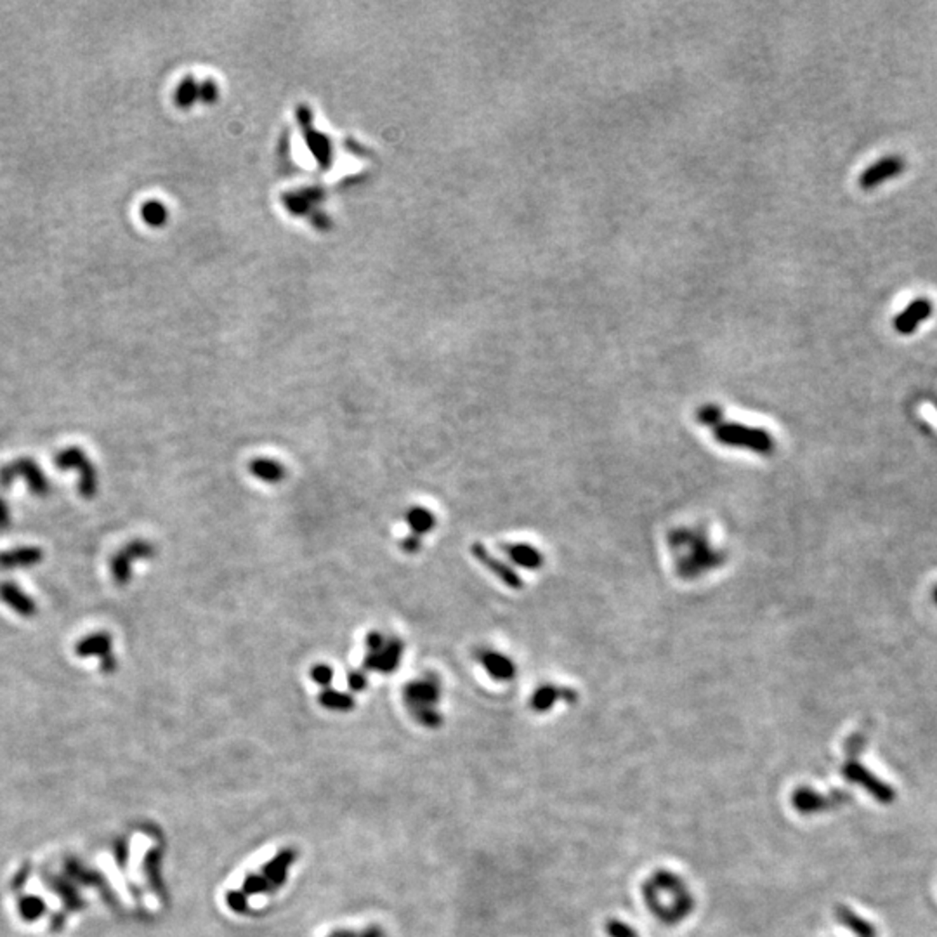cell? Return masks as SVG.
<instances>
[{
    "label": "cell",
    "mask_w": 937,
    "mask_h": 937,
    "mask_svg": "<svg viewBox=\"0 0 937 937\" xmlns=\"http://www.w3.org/2000/svg\"><path fill=\"white\" fill-rule=\"evenodd\" d=\"M318 703L330 712H351L357 705L355 696L351 692L339 691L334 688H327L320 692Z\"/></svg>",
    "instance_id": "23"
},
{
    "label": "cell",
    "mask_w": 937,
    "mask_h": 937,
    "mask_svg": "<svg viewBox=\"0 0 937 937\" xmlns=\"http://www.w3.org/2000/svg\"><path fill=\"white\" fill-rule=\"evenodd\" d=\"M44 561V551L35 545H23L0 552V571L28 570Z\"/></svg>",
    "instance_id": "15"
},
{
    "label": "cell",
    "mask_w": 937,
    "mask_h": 937,
    "mask_svg": "<svg viewBox=\"0 0 937 937\" xmlns=\"http://www.w3.org/2000/svg\"><path fill=\"white\" fill-rule=\"evenodd\" d=\"M404 521L412 530V535L422 536L431 533L436 528V515L432 511L415 506L410 507L404 514Z\"/></svg>",
    "instance_id": "22"
},
{
    "label": "cell",
    "mask_w": 937,
    "mask_h": 937,
    "mask_svg": "<svg viewBox=\"0 0 937 937\" xmlns=\"http://www.w3.org/2000/svg\"><path fill=\"white\" fill-rule=\"evenodd\" d=\"M16 481H24L26 490L33 496H47L52 485L44 472L32 457H18L13 462L0 468V488L9 490Z\"/></svg>",
    "instance_id": "4"
},
{
    "label": "cell",
    "mask_w": 937,
    "mask_h": 937,
    "mask_svg": "<svg viewBox=\"0 0 937 937\" xmlns=\"http://www.w3.org/2000/svg\"><path fill=\"white\" fill-rule=\"evenodd\" d=\"M348 684L353 692L365 691L368 688V675L363 670H355L348 675Z\"/></svg>",
    "instance_id": "30"
},
{
    "label": "cell",
    "mask_w": 937,
    "mask_h": 937,
    "mask_svg": "<svg viewBox=\"0 0 937 937\" xmlns=\"http://www.w3.org/2000/svg\"><path fill=\"white\" fill-rule=\"evenodd\" d=\"M295 859H297V850L295 849H282L274 858H271L268 863L259 870L263 873V877L266 878L271 893L280 891V887L287 882L289 870H291L292 865L295 863Z\"/></svg>",
    "instance_id": "12"
},
{
    "label": "cell",
    "mask_w": 937,
    "mask_h": 937,
    "mask_svg": "<svg viewBox=\"0 0 937 937\" xmlns=\"http://www.w3.org/2000/svg\"><path fill=\"white\" fill-rule=\"evenodd\" d=\"M248 472L266 485H280L289 476L287 468L280 460H273L269 457H255L248 464Z\"/></svg>",
    "instance_id": "18"
},
{
    "label": "cell",
    "mask_w": 937,
    "mask_h": 937,
    "mask_svg": "<svg viewBox=\"0 0 937 937\" xmlns=\"http://www.w3.org/2000/svg\"><path fill=\"white\" fill-rule=\"evenodd\" d=\"M0 601L23 618L37 617V603L14 580L0 581Z\"/></svg>",
    "instance_id": "13"
},
{
    "label": "cell",
    "mask_w": 937,
    "mask_h": 937,
    "mask_svg": "<svg viewBox=\"0 0 937 937\" xmlns=\"http://www.w3.org/2000/svg\"><path fill=\"white\" fill-rule=\"evenodd\" d=\"M478 660L483 665V669L488 672L491 679H495L498 682H509L515 677V667H514L511 658H507L506 654H502L498 651L481 649L478 654Z\"/></svg>",
    "instance_id": "17"
},
{
    "label": "cell",
    "mask_w": 937,
    "mask_h": 937,
    "mask_svg": "<svg viewBox=\"0 0 937 937\" xmlns=\"http://www.w3.org/2000/svg\"><path fill=\"white\" fill-rule=\"evenodd\" d=\"M932 598H934V603L937 606V583L934 585V589H932Z\"/></svg>",
    "instance_id": "31"
},
{
    "label": "cell",
    "mask_w": 937,
    "mask_h": 937,
    "mask_svg": "<svg viewBox=\"0 0 937 937\" xmlns=\"http://www.w3.org/2000/svg\"><path fill=\"white\" fill-rule=\"evenodd\" d=\"M470 554H472V558L476 559L479 564H483L490 571L491 575H495L504 585L515 589V590L523 589L521 577L514 570H511L504 561L495 558L481 542H476V543L470 545Z\"/></svg>",
    "instance_id": "11"
},
{
    "label": "cell",
    "mask_w": 937,
    "mask_h": 937,
    "mask_svg": "<svg viewBox=\"0 0 937 937\" xmlns=\"http://www.w3.org/2000/svg\"><path fill=\"white\" fill-rule=\"evenodd\" d=\"M643 895L649 912L667 925L686 920L694 910L688 884L673 871H654L643 886Z\"/></svg>",
    "instance_id": "1"
},
{
    "label": "cell",
    "mask_w": 937,
    "mask_h": 937,
    "mask_svg": "<svg viewBox=\"0 0 937 937\" xmlns=\"http://www.w3.org/2000/svg\"><path fill=\"white\" fill-rule=\"evenodd\" d=\"M606 932L609 937H639L637 932L625 922L611 920L606 923Z\"/></svg>",
    "instance_id": "27"
},
{
    "label": "cell",
    "mask_w": 937,
    "mask_h": 937,
    "mask_svg": "<svg viewBox=\"0 0 937 937\" xmlns=\"http://www.w3.org/2000/svg\"><path fill=\"white\" fill-rule=\"evenodd\" d=\"M226 905L235 914H246L248 912V897L242 891H229L226 894Z\"/></svg>",
    "instance_id": "26"
},
{
    "label": "cell",
    "mask_w": 937,
    "mask_h": 937,
    "mask_svg": "<svg viewBox=\"0 0 937 937\" xmlns=\"http://www.w3.org/2000/svg\"><path fill=\"white\" fill-rule=\"evenodd\" d=\"M848 801V793H844L842 790H837L833 792L831 795H823L812 788H807L802 786L799 788L793 797H792V802L793 807L802 812V814H814V812H823L828 809H833V807H839L842 803Z\"/></svg>",
    "instance_id": "10"
},
{
    "label": "cell",
    "mask_w": 937,
    "mask_h": 937,
    "mask_svg": "<svg viewBox=\"0 0 937 937\" xmlns=\"http://www.w3.org/2000/svg\"><path fill=\"white\" fill-rule=\"evenodd\" d=\"M559 700L575 701L577 692L568 690V688H558V686H542L536 690L532 698V707L535 712H549Z\"/></svg>",
    "instance_id": "19"
},
{
    "label": "cell",
    "mask_w": 937,
    "mask_h": 937,
    "mask_svg": "<svg viewBox=\"0 0 937 937\" xmlns=\"http://www.w3.org/2000/svg\"><path fill=\"white\" fill-rule=\"evenodd\" d=\"M441 694L443 682L440 675L427 672L403 688V701L417 724L427 729H440L443 726V715L438 710Z\"/></svg>",
    "instance_id": "2"
},
{
    "label": "cell",
    "mask_w": 937,
    "mask_h": 937,
    "mask_svg": "<svg viewBox=\"0 0 937 937\" xmlns=\"http://www.w3.org/2000/svg\"><path fill=\"white\" fill-rule=\"evenodd\" d=\"M837 920L848 927L849 931L856 937H878L877 929L871 925L867 918L858 915L854 910L848 906H837Z\"/></svg>",
    "instance_id": "21"
},
{
    "label": "cell",
    "mask_w": 937,
    "mask_h": 937,
    "mask_svg": "<svg viewBox=\"0 0 937 937\" xmlns=\"http://www.w3.org/2000/svg\"><path fill=\"white\" fill-rule=\"evenodd\" d=\"M400 549L408 556H415V554H419L422 551V538L410 533V535L404 536L402 542H400Z\"/></svg>",
    "instance_id": "29"
},
{
    "label": "cell",
    "mask_w": 937,
    "mask_h": 937,
    "mask_svg": "<svg viewBox=\"0 0 937 937\" xmlns=\"http://www.w3.org/2000/svg\"><path fill=\"white\" fill-rule=\"evenodd\" d=\"M75 653L80 658H96L101 662V670L105 673H112L116 669V658L113 653V637L108 632H92L82 637Z\"/></svg>",
    "instance_id": "8"
},
{
    "label": "cell",
    "mask_w": 937,
    "mask_h": 937,
    "mask_svg": "<svg viewBox=\"0 0 937 937\" xmlns=\"http://www.w3.org/2000/svg\"><path fill=\"white\" fill-rule=\"evenodd\" d=\"M500 549L521 568L536 570V568H540L543 564V558L540 556V552L532 545H526V543H504V545H500Z\"/></svg>",
    "instance_id": "20"
},
{
    "label": "cell",
    "mask_w": 937,
    "mask_h": 937,
    "mask_svg": "<svg viewBox=\"0 0 937 937\" xmlns=\"http://www.w3.org/2000/svg\"><path fill=\"white\" fill-rule=\"evenodd\" d=\"M403 654H404V643L400 637H387L385 643L374 651H366L363 667L370 672L377 673H394L400 669Z\"/></svg>",
    "instance_id": "9"
},
{
    "label": "cell",
    "mask_w": 937,
    "mask_h": 937,
    "mask_svg": "<svg viewBox=\"0 0 937 937\" xmlns=\"http://www.w3.org/2000/svg\"><path fill=\"white\" fill-rule=\"evenodd\" d=\"M54 466L61 470H75L79 476V493L84 498H94L99 491V476L89 455L79 447L63 448L54 457Z\"/></svg>",
    "instance_id": "5"
},
{
    "label": "cell",
    "mask_w": 937,
    "mask_h": 937,
    "mask_svg": "<svg viewBox=\"0 0 937 937\" xmlns=\"http://www.w3.org/2000/svg\"><path fill=\"white\" fill-rule=\"evenodd\" d=\"M329 937H385L384 929L379 925H370L363 931H353V929H337Z\"/></svg>",
    "instance_id": "25"
},
{
    "label": "cell",
    "mask_w": 937,
    "mask_h": 937,
    "mask_svg": "<svg viewBox=\"0 0 937 937\" xmlns=\"http://www.w3.org/2000/svg\"><path fill=\"white\" fill-rule=\"evenodd\" d=\"M905 171V162L899 156H887L878 160L877 163L870 165L861 176H859V186L863 190H873L886 182L887 179L895 178Z\"/></svg>",
    "instance_id": "14"
},
{
    "label": "cell",
    "mask_w": 937,
    "mask_h": 937,
    "mask_svg": "<svg viewBox=\"0 0 937 937\" xmlns=\"http://www.w3.org/2000/svg\"><path fill=\"white\" fill-rule=\"evenodd\" d=\"M335 672L329 663H316L312 665L311 669V679L314 684L321 686L323 690L330 688L332 681H334Z\"/></svg>",
    "instance_id": "24"
},
{
    "label": "cell",
    "mask_w": 937,
    "mask_h": 937,
    "mask_svg": "<svg viewBox=\"0 0 937 937\" xmlns=\"http://www.w3.org/2000/svg\"><path fill=\"white\" fill-rule=\"evenodd\" d=\"M13 526V513L7 498L0 493V533L9 532Z\"/></svg>",
    "instance_id": "28"
},
{
    "label": "cell",
    "mask_w": 937,
    "mask_h": 937,
    "mask_svg": "<svg viewBox=\"0 0 937 937\" xmlns=\"http://www.w3.org/2000/svg\"><path fill=\"white\" fill-rule=\"evenodd\" d=\"M932 314V304L925 299L914 301L906 310L899 312L894 321V329L903 335H910Z\"/></svg>",
    "instance_id": "16"
},
{
    "label": "cell",
    "mask_w": 937,
    "mask_h": 937,
    "mask_svg": "<svg viewBox=\"0 0 937 937\" xmlns=\"http://www.w3.org/2000/svg\"><path fill=\"white\" fill-rule=\"evenodd\" d=\"M156 547L153 542L146 538H135L125 543L120 551L113 554L110 561V573L118 587H125L133 579V566L137 561H148L155 558Z\"/></svg>",
    "instance_id": "6"
},
{
    "label": "cell",
    "mask_w": 937,
    "mask_h": 937,
    "mask_svg": "<svg viewBox=\"0 0 937 937\" xmlns=\"http://www.w3.org/2000/svg\"><path fill=\"white\" fill-rule=\"evenodd\" d=\"M715 436L720 443H724L728 447L747 448V450H752L757 453H767L773 450V440L765 431L747 427V425H717Z\"/></svg>",
    "instance_id": "7"
},
{
    "label": "cell",
    "mask_w": 937,
    "mask_h": 937,
    "mask_svg": "<svg viewBox=\"0 0 937 937\" xmlns=\"http://www.w3.org/2000/svg\"><path fill=\"white\" fill-rule=\"evenodd\" d=\"M865 743H867V735L865 733H856V735L849 738V741L846 743V757L848 759L842 765V775L850 783H856V784L863 786L870 793L871 797H875L878 802L891 803L895 799V792H894L893 786L884 783L882 780H878L875 775H871V771H868L863 765V762L858 760L859 754L865 748Z\"/></svg>",
    "instance_id": "3"
}]
</instances>
